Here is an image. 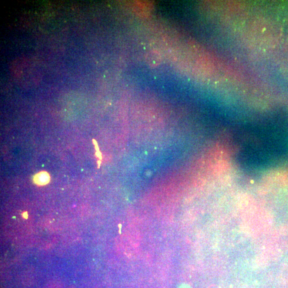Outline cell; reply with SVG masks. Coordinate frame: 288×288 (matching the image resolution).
Returning <instances> with one entry per match:
<instances>
[{"mask_svg":"<svg viewBox=\"0 0 288 288\" xmlns=\"http://www.w3.org/2000/svg\"><path fill=\"white\" fill-rule=\"evenodd\" d=\"M146 60L148 66L152 68H156L161 64V55L157 51L153 50L148 52L146 56Z\"/></svg>","mask_w":288,"mask_h":288,"instance_id":"obj_3","label":"cell"},{"mask_svg":"<svg viewBox=\"0 0 288 288\" xmlns=\"http://www.w3.org/2000/svg\"><path fill=\"white\" fill-rule=\"evenodd\" d=\"M50 175L46 172H42L36 174L34 178V182L38 186H43L50 182Z\"/></svg>","mask_w":288,"mask_h":288,"instance_id":"obj_4","label":"cell"},{"mask_svg":"<svg viewBox=\"0 0 288 288\" xmlns=\"http://www.w3.org/2000/svg\"><path fill=\"white\" fill-rule=\"evenodd\" d=\"M152 3L148 2H138L134 3V10L138 15L145 17L148 16L152 10Z\"/></svg>","mask_w":288,"mask_h":288,"instance_id":"obj_2","label":"cell"},{"mask_svg":"<svg viewBox=\"0 0 288 288\" xmlns=\"http://www.w3.org/2000/svg\"><path fill=\"white\" fill-rule=\"evenodd\" d=\"M12 71L14 78L20 84H36L41 78V72L36 64L28 58L16 61Z\"/></svg>","mask_w":288,"mask_h":288,"instance_id":"obj_1","label":"cell"}]
</instances>
